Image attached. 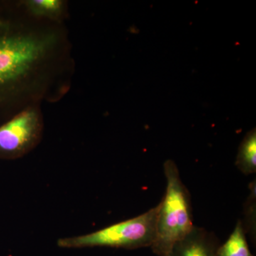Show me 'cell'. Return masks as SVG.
<instances>
[{"instance_id":"6da1fadb","label":"cell","mask_w":256,"mask_h":256,"mask_svg":"<svg viewBox=\"0 0 256 256\" xmlns=\"http://www.w3.org/2000/svg\"><path fill=\"white\" fill-rule=\"evenodd\" d=\"M13 3L0 2V124L20 110L23 85L40 72L56 44L53 32H23Z\"/></svg>"},{"instance_id":"7a4b0ae2","label":"cell","mask_w":256,"mask_h":256,"mask_svg":"<svg viewBox=\"0 0 256 256\" xmlns=\"http://www.w3.org/2000/svg\"><path fill=\"white\" fill-rule=\"evenodd\" d=\"M166 191L160 204L156 217V237L151 249L156 255L168 256L173 246L192 230L191 195L173 160L164 163Z\"/></svg>"},{"instance_id":"3957f363","label":"cell","mask_w":256,"mask_h":256,"mask_svg":"<svg viewBox=\"0 0 256 256\" xmlns=\"http://www.w3.org/2000/svg\"><path fill=\"white\" fill-rule=\"evenodd\" d=\"M158 210V204L138 216L92 233L60 238L57 246L62 248L108 247L127 250L151 247L156 237Z\"/></svg>"},{"instance_id":"277c9868","label":"cell","mask_w":256,"mask_h":256,"mask_svg":"<svg viewBox=\"0 0 256 256\" xmlns=\"http://www.w3.org/2000/svg\"><path fill=\"white\" fill-rule=\"evenodd\" d=\"M44 124L41 112L28 106L0 124V160L22 158L40 142Z\"/></svg>"},{"instance_id":"5b68a950","label":"cell","mask_w":256,"mask_h":256,"mask_svg":"<svg viewBox=\"0 0 256 256\" xmlns=\"http://www.w3.org/2000/svg\"><path fill=\"white\" fill-rule=\"evenodd\" d=\"M220 242L213 232L194 226L172 248L168 256H217Z\"/></svg>"},{"instance_id":"8992f818","label":"cell","mask_w":256,"mask_h":256,"mask_svg":"<svg viewBox=\"0 0 256 256\" xmlns=\"http://www.w3.org/2000/svg\"><path fill=\"white\" fill-rule=\"evenodd\" d=\"M236 166L245 175L256 172V130H250L246 133L239 146L236 160Z\"/></svg>"},{"instance_id":"52a82bcc","label":"cell","mask_w":256,"mask_h":256,"mask_svg":"<svg viewBox=\"0 0 256 256\" xmlns=\"http://www.w3.org/2000/svg\"><path fill=\"white\" fill-rule=\"evenodd\" d=\"M217 256H254L248 244L247 236L242 220L237 222L226 242L220 244Z\"/></svg>"},{"instance_id":"ba28073f","label":"cell","mask_w":256,"mask_h":256,"mask_svg":"<svg viewBox=\"0 0 256 256\" xmlns=\"http://www.w3.org/2000/svg\"><path fill=\"white\" fill-rule=\"evenodd\" d=\"M24 5L28 12L36 18L56 20L64 12V2L60 0H28Z\"/></svg>"},{"instance_id":"9c48e42d","label":"cell","mask_w":256,"mask_h":256,"mask_svg":"<svg viewBox=\"0 0 256 256\" xmlns=\"http://www.w3.org/2000/svg\"><path fill=\"white\" fill-rule=\"evenodd\" d=\"M249 194L244 204L242 227L246 236L248 235L252 242L256 239V178L249 184Z\"/></svg>"}]
</instances>
